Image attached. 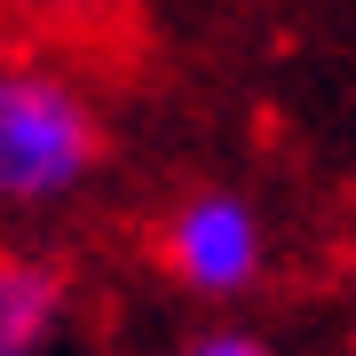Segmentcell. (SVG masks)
<instances>
[{
	"instance_id": "cell-2",
	"label": "cell",
	"mask_w": 356,
	"mask_h": 356,
	"mask_svg": "<svg viewBox=\"0 0 356 356\" xmlns=\"http://www.w3.org/2000/svg\"><path fill=\"white\" fill-rule=\"evenodd\" d=\"M151 261L175 293H191L206 309H229L245 293H261V277H269L261 198L229 191V182H198V191L166 198V214L151 222Z\"/></svg>"
},
{
	"instance_id": "cell-3",
	"label": "cell",
	"mask_w": 356,
	"mask_h": 356,
	"mask_svg": "<svg viewBox=\"0 0 356 356\" xmlns=\"http://www.w3.org/2000/svg\"><path fill=\"white\" fill-rule=\"evenodd\" d=\"M79 325V277L48 245H0V356H64Z\"/></svg>"
},
{
	"instance_id": "cell-1",
	"label": "cell",
	"mask_w": 356,
	"mask_h": 356,
	"mask_svg": "<svg viewBox=\"0 0 356 356\" xmlns=\"http://www.w3.org/2000/svg\"><path fill=\"white\" fill-rule=\"evenodd\" d=\"M111 159L103 95L56 56H0V214L48 222L95 191Z\"/></svg>"
},
{
	"instance_id": "cell-5",
	"label": "cell",
	"mask_w": 356,
	"mask_h": 356,
	"mask_svg": "<svg viewBox=\"0 0 356 356\" xmlns=\"http://www.w3.org/2000/svg\"><path fill=\"white\" fill-rule=\"evenodd\" d=\"M175 356H277V348H269L254 325H206V332H191Z\"/></svg>"
},
{
	"instance_id": "cell-4",
	"label": "cell",
	"mask_w": 356,
	"mask_h": 356,
	"mask_svg": "<svg viewBox=\"0 0 356 356\" xmlns=\"http://www.w3.org/2000/svg\"><path fill=\"white\" fill-rule=\"evenodd\" d=\"M40 32H119L143 0H16Z\"/></svg>"
}]
</instances>
